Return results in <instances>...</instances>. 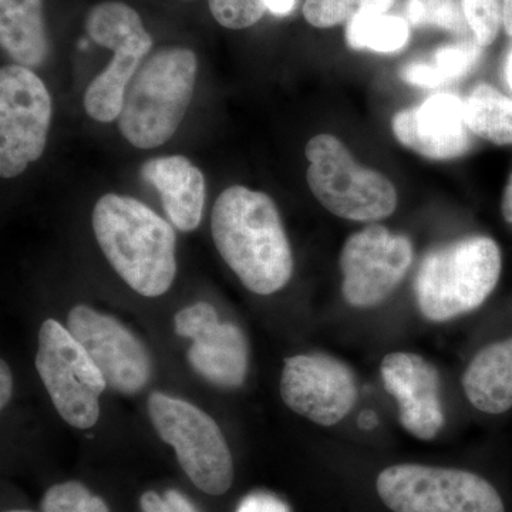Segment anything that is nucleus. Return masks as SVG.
Listing matches in <instances>:
<instances>
[{
	"label": "nucleus",
	"instance_id": "f257e3e1",
	"mask_svg": "<svg viewBox=\"0 0 512 512\" xmlns=\"http://www.w3.org/2000/svg\"><path fill=\"white\" fill-rule=\"evenodd\" d=\"M215 247L242 285L272 295L291 281L293 256L274 200L261 191L232 185L212 208Z\"/></svg>",
	"mask_w": 512,
	"mask_h": 512
},
{
	"label": "nucleus",
	"instance_id": "f03ea898",
	"mask_svg": "<svg viewBox=\"0 0 512 512\" xmlns=\"http://www.w3.org/2000/svg\"><path fill=\"white\" fill-rule=\"evenodd\" d=\"M97 244L117 275L147 298L164 295L177 274L173 227L126 195L106 194L94 205Z\"/></svg>",
	"mask_w": 512,
	"mask_h": 512
},
{
	"label": "nucleus",
	"instance_id": "7ed1b4c3",
	"mask_svg": "<svg viewBox=\"0 0 512 512\" xmlns=\"http://www.w3.org/2000/svg\"><path fill=\"white\" fill-rule=\"evenodd\" d=\"M197 70V56L184 47H165L144 60L117 119L131 146L151 150L174 136L194 96Z\"/></svg>",
	"mask_w": 512,
	"mask_h": 512
},
{
	"label": "nucleus",
	"instance_id": "20e7f679",
	"mask_svg": "<svg viewBox=\"0 0 512 512\" xmlns=\"http://www.w3.org/2000/svg\"><path fill=\"white\" fill-rule=\"evenodd\" d=\"M500 275L501 252L494 239L476 235L433 249L414 281L421 315L430 322H447L476 311Z\"/></svg>",
	"mask_w": 512,
	"mask_h": 512
},
{
	"label": "nucleus",
	"instance_id": "39448f33",
	"mask_svg": "<svg viewBox=\"0 0 512 512\" xmlns=\"http://www.w3.org/2000/svg\"><path fill=\"white\" fill-rule=\"evenodd\" d=\"M305 154L309 188L336 217L373 222L396 210L397 192L389 178L357 164L339 138L318 134L306 144Z\"/></svg>",
	"mask_w": 512,
	"mask_h": 512
},
{
	"label": "nucleus",
	"instance_id": "423d86ee",
	"mask_svg": "<svg viewBox=\"0 0 512 512\" xmlns=\"http://www.w3.org/2000/svg\"><path fill=\"white\" fill-rule=\"evenodd\" d=\"M86 30L94 43L113 52V59L87 87L84 110L99 123H111L119 119L128 83L153 49V37L136 10L121 2L94 6Z\"/></svg>",
	"mask_w": 512,
	"mask_h": 512
},
{
	"label": "nucleus",
	"instance_id": "0eeeda50",
	"mask_svg": "<svg viewBox=\"0 0 512 512\" xmlns=\"http://www.w3.org/2000/svg\"><path fill=\"white\" fill-rule=\"evenodd\" d=\"M148 414L195 487L211 495L227 493L234 481V463L215 420L194 404L160 392L148 399Z\"/></svg>",
	"mask_w": 512,
	"mask_h": 512
},
{
	"label": "nucleus",
	"instance_id": "6e6552de",
	"mask_svg": "<svg viewBox=\"0 0 512 512\" xmlns=\"http://www.w3.org/2000/svg\"><path fill=\"white\" fill-rule=\"evenodd\" d=\"M376 490L393 512H505L493 485L456 468L397 464L379 474Z\"/></svg>",
	"mask_w": 512,
	"mask_h": 512
},
{
	"label": "nucleus",
	"instance_id": "1a4fd4ad",
	"mask_svg": "<svg viewBox=\"0 0 512 512\" xmlns=\"http://www.w3.org/2000/svg\"><path fill=\"white\" fill-rule=\"evenodd\" d=\"M36 369L60 417L76 429H92L99 421L106 380L70 330L55 319H47L39 330Z\"/></svg>",
	"mask_w": 512,
	"mask_h": 512
},
{
	"label": "nucleus",
	"instance_id": "9d476101",
	"mask_svg": "<svg viewBox=\"0 0 512 512\" xmlns=\"http://www.w3.org/2000/svg\"><path fill=\"white\" fill-rule=\"evenodd\" d=\"M53 104L46 84L33 70L9 64L0 70V175L25 173L45 153Z\"/></svg>",
	"mask_w": 512,
	"mask_h": 512
},
{
	"label": "nucleus",
	"instance_id": "9b49d317",
	"mask_svg": "<svg viewBox=\"0 0 512 512\" xmlns=\"http://www.w3.org/2000/svg\"><path fill=\"white\" fill-rule=\"evenodd\" d=\"M413 264V244L406 235L369 225L350 235L340 254L342 292L353 308H375L389 298Z\"/></svg>",
	"mask_w": 512,
	"mask_h": 512
},
{
	"label": "nucleus",
	"instance_id": "f8f14e48",
	"mask_svg": "<svg viewBox=\"0 0 512 512\" xmlns=\"http://www.w3.org/2000/svg\"><path fill=\"white\" fill-rule=\"evenodd\" d=\"M281 396L286 406L319 426L345 419L357 402L355 373L329 355H298L285 359Z\"/></svg>",
	"mask_w": 512,
	"mask_h": 512
},
{
	"label": "nucleus",
	"instance_id": "ddd939ff",
	"mask_svg": "<svg viewBox=\"0 0 512 512\" xmlns=\"http://www.w3.org/2000/svg\"><path fill=\"white\" fill-rule=\"evenodd\" d=\"M67 329L92 357L110 389L136 394L150 382L147 349L113 316L77 305L67 316Z\"/></svg>",
	"mask_w": 512,
	"mask_h": 512
},
{
	"label": "nucleus",
	"instance_id": "4468645a",
	"mask_svg": "<svg viewBox=\"0 0 512 512\" xmlns=\"http://www.w3.org/2000/svg\"><path fill=\"white\" fill-rule=\"evenodd\" d=\"M177 335L192 340L188 362L201 377L215 386L235 389L248 373V343L232 323H220L214 306L198 302L177 313Z\"/></svg>",
	"mask_w": 512,
	"mask_h": 512
},
{
	"label": "nucleus",
	"instance_id": "2eb2a0df",
	"mask_svg": "<svg viewBox=\"0 0 512 512\" xmlns=\"http://www.w3.org/2000/svg\"><path fill=\"white\" fill-rule=\"evenodd\" d=\"M392 128L400 144L430 160H453L473 146L464 101L456 94L436 93L419 106L399 111Z\"/></svg>",
	"mask_w": 512,
	"mask_h": 512
},
{
	"label": "nucleus",
	"instance_id": "dca6fc26",
	"mask_svg": "<svg viewBox=\"0 0 512 512\" xmlns=\"http://www.w3.org/2000/svg\"><path fill=\"white\" fill-rule=\"evenodd\" d=\"M380 375L396 399L404 429L417 439L433 440L444 424L439 370L419 355L396 352L384 357Z\"/></svg>",
	"mask_w": 512,
	"mask_h": 512
},
{
	"label": "nucleus",
	"instance_id": "f3484780",
	"mask_svg": "<svg viewBox=\"0 0 512 512\" xmlns=\"http://www.w3.org/2000/svg\"><path fill=\"white\" fill-rule=\"evenodd\" d=\"M141 177L160 194L171 224L181 232L200 227L205 207V178L200 168L183 156L148 160Z\"/></svg>",
	"mask_w": 512,
	"mask_h": 512
},
{
	"label": "nucleus",
	"instance_id": "a211bd4d",
	"mask_svg": "<svg viewBox=\"0 0 512 512\" xmlns=\"http://www.w3.org/2000/svg\"><path fill=\"white\" fill-rule=\"evenodd\" d=\"M467 399L480 412L501 414L512 407V338L485 346L463 376Z\"/></svg>",
	"mask_w": 512,
	"mask_h": 512
},
{
	"label": "nucleus",
	"instance_id": "6ab92c4d",
	"mask_svg": "<svg viewBox=\"0 0 512 512\" xmlns=\"http://www.w3.org/2000/svg\"><path fill=\"white\" fill-rule=\"evenodd\" d=\"M0 43L19 66H43L49 57L43 0H0Z\"/></svg>",
	"mask_w": 512,
	"mask_h": 512
},
{
	"label": "nucleus",
	"instance_id": "aec40b11",
	"mask_svg": "<svg viewBox=\"0 0 512 512\" xmlns=\"http://www.w3.org/2000/svg\"><path fill=\"white\" fill-rule=\"evenodd\" d=\"M481 47L474 42L441 46L429 60L406 64L402 79L421 89H436L467 76L481 57Z\"/></svg>",
	"mask_w": 512,
	"mask_h": 512
},
{
	"label": "nucleus",
	"instance_id": "412c9836",
	"mask_svg": "<svg viewBox=\"0 0 512 512\" xmlns=\"http://www.w3.org/2000/svg\"><path fill=\"white\" fill-rule=\"evenodd\" d=\"M464 117L471 133L498 144H512V99L491 84L474 87L464 100Z\"/></svg>",
	"mask_w": 512,
	"mask_h": 512
},
{
	"label": "nucleus",
	"instance_id": "4be33fe9",
	"mask_svg": "<svg viewBox=\"0 0 512 512\" xmlns=\"http://www.w3.org/2000/svg\"><path fill=\"white\" fill-rule=\"evenodd\" d=\"M410 25L400 16L363 13L346 23V42L355 50L396 53L409 43Z\"/></svg>",
	"mask_w": 512,
	"mask_h": 512
},
{
	"label": "nucleus",
	"instance_id": "5701e85b",
	"mask_svg": "<svg viewBox=\"0 0 512 512\" xmlns=\"http://www.w3.org/2000/svg\"><path fill=\"white\" fill-rule=\"evenodd\" d=\"M396 0H305L303 16L318 29L348 23L363 13H387Z\"/></svg>",
	"mask_w": 512,
	"mask_h": 512
},
{
	"label": "nucleus",
	"instance_id": "b1692460",
	"mask_svg": "<svg viewBox=\"0 0 512 512\" xmlns=\"http://www.w3.org/2000/svg\"><path fill=\"white\" fill-rule=\"evenodd\" d=\"M406 20L416 28L464 32V15L457 0H406Z\"/></svg>",
	"mask_w": 512,
	"mask_h": 512
},
{
	"label": "nucleus",
	"instance_id": "393cba45",
	"mask_svg": "<svg viewBox=\"0 0 512 512\" xmlns=\"http://www.w3.org/2000/svg\"><path fill=\"white\" fill-rule=\"evenodd\" d=\"M505 0H461L468 28L481 47L493 45L504 26Z\"/></svg>",
	"mask_w": 512,
	"mask_h": 512
},
{
	"label": "nucleus",
	"instance_id": "a878e982",
	"mask_svg": "<svg viewBox=\"0 0 512 512\" xmlns=\"http://www.w3.org/2000/svg\"><path fill=\"white\" fill-rule=\"evenodd\" d=\"M43 512H110L106 503L76 481L53 485L42 501Z\"/></svg>",
	"mask_w": 512,
	"mask_h": 512
},
{
	"label": "nucleus",
	"instance_id": "bb28decb",
	"mask_svg": "<svg viewBox=\"0 0 512 512\" xmlns=\"http://www.w3.org/2000/svg\"><path fill=\"white\" fill-rule=\"evenodd\" d=\"M214 19L224 28H251L265 15L266 0H208Z\"/></svg>",
	"mask_w": 512,
	"mask_h": 512
},
{
	"label": "nucleus",
	"instance_id": "cd10ccee",
	"mask_svg": "<svg viewBox=\"0 0 512 512\" xmlns=\"http://www.w3.org/2000/svg\"><path fill=\"white\" fill-rule=\"evenodd\" d=\"M237 512H291L284 501L268 493L249 494L241 501Z\"/></svg>",
	"mask_w": 512,
	"mask_h": 512
},
{
	"label": "nucleus",
	"instance_id": "c85d7f7f",
	"mask_svg": "<svg viewBox=\"0 0 512 512\" xmlns=\"http://www.w3.org/2000/svg\"><path fill=\"white\" fill-rule=\"evenodd\" d=\"M141 508L144 512H173L168 501L154 491H148L141 497Z\"/></svg>",
	"mask_w": 512,
	"mask_h": 512
},
{
	"label": "nucleus",
	"instance_id": "c756f323",
	"mask_svg": "<svg viewBox=\"0 0 512 512\" xmlns=\"http://www.w3.org/2000/svg\"><path fill=\"white\" fill-rule=\"evenodd\" d=\"M12 392V373H10L9 366L6 365V362H2V366H0V406H2V409H5L6 404L12 399Z\"/></svg>",
	"mask_w": 512,
	"mask_h": 512
},
{
	"label": "nucleus",
	"instance_id": "7c9ffc66",
	"mask_svg": "<svg viewBox=\"0 0 512 512\" xmlns=\"http://www.w3.org/2000/svg\"><path fill=\"white\" fill-rule=\"evenodd\" d=\"M164 498L168 501V504L171 505L173 512H197L195 508L192 507L190 501H188L183 494L178 493V491H167Z\"/></svg>",
	"mask_w": 512,
	"mask_h": 512
},
{
	"label": "nucleus",
	"instance_id": "2f4dec72",
	"mask_svg": "<svg viewBox=\"0 0 512 512\" xmlns=\"http://www.w3.org/2000/svg\"><path fill=\"white\" fill-rule=\"evenodd\" d=\"M503 215L505 221L512 225V174L508 180L507 187H505L503 197Z\"/></svg>",
	"mask_w": 512,
	"mask_h": 512
},
{
	"label": "nucleus",
	"instance_id": "473e14b6",
	"mask_svg": "<svg viewBox=\"0 0 512 512\" xmlns=\"http://www.w3.org/2000/svg\"><path fill=\"white\" fill-rule=\"evenodd\" d=\"M504 29L512 37V0L504 2Z\"/></svg>",
	"mask_w": 512,
	"mask_h": 512
},
{
	"label": "nucleus",
	"instance_id": "72a5a7b5",
	"mask_svg": "<svg viewBox=\"0 0 512 512\" xmlns=\"http://www.w3.org/2000/svg\"><path fill=\"white\" fill-rule=\"evenodd\" d=\"M504 74L508 87H510L512 92V45L508 49L507 57H505Z\"/></svg>",
	"mask_w": 512,
	"mask_h": 512
},
{
	"label": "nucleus",
	"instance_id": "f704fd0d",
	"mask_svg": "<svg viewBox=\"0 0 512 512\" xmlns=\"http://www.w3.org/2000/svg\"><path fill=\"white\" fill-rule=\"evenodd\" d=\"M8 512H32V511L16 510V511H8Z\"/></svg>",
	"mask_w": 512,
	"mask_h": 512
}]
</instances>
